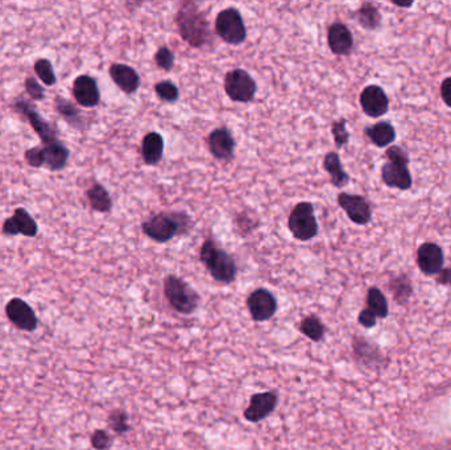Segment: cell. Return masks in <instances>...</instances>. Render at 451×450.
<instances>
[{"mask_svg": "<svg viewBox=\"0 0 451 450\" xmlns=\"http://www.w3.org/2000/svg\"><path fill=\"white\" fill-rule=\"evenodd\" d=\"M143 160L148 165H156L161 162L164 155L163 136L157 132H149L144 136L142 143Z\"/></svg>", "mask_w": 451, "mask_h": 450, "instance_id": "cell-23", "label": "cell"}, {"mask_svg": "<svg viewBox=\"0 0 451 450\" xmlns=\"http://www.w3.org/2000/svg\"><path fill=\"white\" fill-rule=\"evenodd\" d=\"M442 248L433 242H426L420 246L417 251V264L418 268L424 272L425 275H437L443 270Z\"/></svg>", "mask_w": 451, "mask_h": 450, "instance_id": "cell-17", "label": "cell"}, {"mask_svg": "<svg viewBox=\"0 0 451 450\" xmlns=\"http://www.w3.org/2000/svg\"><path fill=\"white\" fill-rule=\"evenodd\" d=\"M6 315L9 317V321L20 330L35 332L38 326L35 310L23 298H11L6 305Z\"/></svg>", "mask_w": 451, "mask_h": 450, "instance_id": "cell-10", "label": "cell"}, {"mask_svg": "<svg viewBox=\"0 0 451 450\" xmlns=\"http://www.w3.org/2000/svg\"><path fill=\"white\" fill-rule=\"evenodd\" d=\"M363 112L370 117H379L388 112L389 100L386 91L378 85L367 86L361 94Z\"/></svg>", "mask_w": 451, "mask_h": 450, "instance_id": "cell-14", "label": "cell"}, {"mask_svg": "<svg viewBox=\"0 0 451 450\" xmlns=\"http://www.w3.org/2000/svg\"><path fill=\"white\" fill-rule=\"evenodd\" d=\"M225 90L230 100L248 103L255 98L258 86L250 73L243 69H234L226 74Z\"/></svg>", "mask_w": 451, "mask_h": 450, "instance_id": "cell-8", "label": "cell"}, {"mask_svg": "<svg viewBox=\"0 0 451 450\" xmlns=\"http://www.w3.org/2000/svg\"><path fill=\"white\" fill-rule=\"evenodd\" d=\"M331 132L334 136L335 145L338 148H342L344 145H347L349 140H350V134L347 131L344 117H341L339 120H336L331 125Z\"/></svg>", "mask_w": 451, "mask_h": 450, "instance_id": "cell-33", "label": "cell"}, {"mask_svg": "<svg viewBox=\"0 0 451 450\" xmlns=\"http://www.w3.org/2000/svg\"><path fill=\"white\" fill-rule=\"evenodd\" d=\"M387 157H388L389 162H393V164H398V165H409V156L406 153L405 150H403L401 147H397V145H392L387 150Z\"/></svg>", "mask_w": 451, "mask_h": 450, "instance_id": "cell-39", "label": "cell"}, {"mask_svg": "<svg viewBox=\"0 0 451 450\" xmlns=\"http://www.w3.org/2000/svg\"><path fill=\"white\" fill-rule=\"evenodd\" d=\"M392 289H393V293H395V298L397 301L403 303L405 301L406 298H409V295L412 293V287H410V283L409 280L406 279L405 276L403 278H397L392 284Z\"/></svg>", "mask_w": 451, "mask_h": 450, "instance_id": "cell-36", "label": "cell"}, {"mask_svg": "<svg viewBox=\"0 0 451 450\" xmlns=\"http://www.w3.org/2000/svg\"><path fill=\"white\" fill-rule=\"evenodd\" d=\"M180 35L191 48H202L211 41L206 15L193 1H185L176 15Z\"/></svg>", "mask_w": 451, "mask_h": 450, "instance_id": "cell-1", "label": "cell"}, {"mask_svg": "<svg viewBox=\"0 0 451 450\" xmlns=\"http://www.w3.org/2000/svg\"><path fill=\"white\" fill-rule=\"evenodd\" d=\"M338 205L342 207L354 224L361 226L370 224L372 210H371L368 201L364 197L356 196V194L341 193L338 196Z\"/></svg>", "mask_w": 451, "mask_h": 450, "instance_id": "cell-13", "label": "cell"}, {"mask_svg": "<svg viewBox=\"0 0 451 450\" xmlns=\"http://www.w3.org/2000/svg\"><path fill=\"white\" fill-rule=\"evenodd\" d=\"M288 227L289 231L299 242L316 238L319 227L314 216V206L310 202L297 204L289 214Z\"/></svg>", "mask_w": 451, "mask_h": 450, "instance_id": "cell-5", "label": "cell"}, {"mask_svg": "<svg viewBox=\"0 0 451 450\" xmlns=\"http://www.w3.org/2000/svg\"><path fill=\"white\" fill-rule=\"evenodd\" d=\"M86 197L90 204V207L100 213H109L112 209V199L107 189L100 184L92 182L89 189L86 190Z\"/></svg>", "mask_w": 451, "mask_h": 450, "instance_id": "cell-26", "label": "cell"}, {"mask_svg": "<svg viewBox=\"0 0 451 450\" xmlns=\"http://www.w3.org/2000/svg\"><path fill=\"white\" fill-rule=\"evenodd\" d=\"M191 219L182 211H161L143 222L144 234L154 242L166 244L177 235L186 234L191 229Z\"/></svg>", "mask_w": 451, "mask_h": 450, "instance_id": "cell-2", "label": "cell"}, {"mask_svg": "<svg viewBox=\"0 0 451 450\" xmlns=\"http://www.w3.org/2000/svg\"><path fill=\"white\" fill-rule=\"evenodd\" d=\"M216 33L230 46H240L247 38V28L239 9H222L216 19Z\"/></svg>", "mask_w": 451, "mask_h": 450, "instance_id": "cell-6", "label": "cell"}, {"mask_svg": "<svg viewBox=\"0 0 451 450\" xmlns=\"http://www.w3.org/2000/svg\"><path fill=\"white\" fill-rule=\"evenodd\" d=\"M441 97L445 105L451 108V77H447L441 83Z\"/></svg>", "mask_w": 451, "mask_h": 450, "instance_id": "cell-41", "label": "cell"}, {"mask_svg": "<svg viewBox=\"0 0 451 450\" xmlns=\"http://www.w3.org/2000/svg\"><path fill=\"white\" fill-rule=\"evenodd\" d=\"M376 318H378L376 315L372 310H370L368 308H366V309L361 310V315H359V323L364 328H372V326L376 325Z\"/></svg>", "mask_w": 451, "mask_h": 450, "instance_id": "cell-40", "label": "cell"}, {"mask_svg": "<svg viewBox=\"0 0 451 450\" xmlns=\"http://www.w3.org/2000/svg\"><path fill=\"white\" fill-rule=\"evenodd\" d=\"M24 159L29 167L32 168H41L46 164L44 159V148L41 145H37L33 148H29L24 153Z\"/></svg>", "mask_w": 451, "mask_h": 450, "instance_id": "cell-35", "label": "cell"}, {"mask_svg": "<svg viewBox=\"0 0 451 450\" xmlns=\"http://www.w3.org/2000/svg\"><path fill=\"white\" fill-rule=\"evenodd\" d=\"M11 108L27 119L28 123L33 128V131L40 137L43 145H49L60 140L57 128L52 123H49L31 102L23 98H18L12 103Z\"/></svg>", "mask_w": 451, "mask_h": 450, "instance_id": "cell-7", "label": "cell"}, {"mask_svg": "<svg viewBox=\"0 0 451 450\" xmlns=\"http://www.w3.org/2000/svg\"><path fill=\"white\" fill-rule=\"evenodd\" d=\"M44 148V159H46V167L48 171L60 172L66 167L70 157V150L63 145L61 140L52 143L49 145H43Z\"/></svg>", "mask_w": 451, "mask_h": 450, "instance_id": "cell-21", "label": "cell"}, {"mask_svg": "<svg viewBox=\"0 0 451 450\" xmlns=\"http://www.w3.org/2000/svg\"><path fill=\"white\" fill-rule=\"evenodd\" d=\"M324 168L330 176V181L335 188H343L350 182L349 173L343 169L341 157L336 152L326 153L324 159Z\"/></svg>", "mask_w": 451, "mask_h": 450, "instance_id": "cell-25", "label": "cell"}, {"mask_svg": "<svg viewBox=\"0 0 451 450\" xmlns=\"http://www.w3.org/2000/svg\"><path fill=\"white\" fill-rule=\"evenodd\" d=\"M112 445V437L103 429H98L91 436V446L95 450H109Z\"/></svg>", "mask_w": 451, "mask_h": 450, "instance_id": "cell-38", "label": "cell"}, {"mask_svg": "<svg viewBox=\"0 0 451 450\" xmlns=\"http://www.w3.org/2000/svg\"><path fill=\"white\" fill-rule=\"evenodd\" d=\"M199 259L216 281L222 284L234 283L238 275L234 258L228 252H226L214 239L208 238L203 242L199 251Z\"/></svg>", "mask_w": 451, "mask_h": 450, "instance_id": "cell-3", "label": "cell"}, {"mask_svg": "<svg viewBox=\"0 0 451 450\" xmlns=\"http://www.w3.org/2000/svg\"><path fill=\"white\" fill-rule=\"evenodd\" d=\"M299 332L313 342H319L325 337V325L317 315H307L299 323Z\"/></svg>", "mask_w": 451, "mask_h": 450, "instance_id": "cell-27", "label": "cell"}, {"mask_svg": "<svg viewBox=\"0 0 451 450\" xmlns=\"http://www.w3.org/2000/svg\"><path fill=\"white\" fill-rule=\"evenodd\" d=\"M381 179L389 188L408 190L412 188V174L405 165L386 162L381 168Z\"/></svg>", "mask_w": 451, "mask_h": 450, "instance_id": "cell-20", "label": "cell"}, {"mask_svg": "<svg viewBox=\"0 0 451 450\" xmlns=\"http://www.w3.org/2000/svg\"><path fill=\"white\" fill-rule=\"evenodd\" d=\"M3 234L9 236L24 235L27 238H35L38 234V225L35 218L28 213L24 207H18L14 216H9L1 226Z\"/></svg>", "mask_w": 451, "mask_h": 450, "instance_id": "cell-12", "label": "cell"}, {"mask_svg": "<svg viewBox=\"0 0 451 450\" xmlns=\"http://www.w3.org/2000/svg\"><path fill=\"white\" fill-rule=\"evenodd\" d=\"M367 305H368V309L376 315V317L384 318L388 315V303L380 289L375 288V287L368 289Z\"/></svg>", "mask_w": 451, "mask_h": 450, "instance_id": "cell-29", "label": "cell"}, {"mask_svg": "<svg viewBox=\"0 0 451 450\" xmlns=\"http://www.w3.org/2000/svg\"><path fill=\"white\" fill-rule=\"evenodd\" d=\"M364 134L370 139L372 145L379 148L388 147L396 140V131L388 122H379L376 125L367 127L364 130Z\"/></svg>", "mask_w": 451, "mask_h": 450, "instance_id": "cell-24", "label": "cell"}, {"mask_svg": "<svg viewBox=\"0 0 451 450\" xmlns=\"http://www.w3.org/2000/svg\"><path fill=\"white\" fill-rule=\"evenodd\" d=\"M247 306L253 321L264 323L271 320L277 312V300L268 289L259 288L253 291L247 298Z\"/></svg>", "mask_w": 451, "mask_h": 450, "instance_id": "cell-9", "label": "cell"}, {"mask_svg": "<svg viewBox=\"0 0 451 450\" xmlns=\"http://www.w3.org/2000/svg\"><path fill=\"white\" fill-rule=\"evenodd\" d=\"M107 424H109L110 429L117 433V434H123V433H127L131 429V427L128 424V414L123 409L112 411L109 414Z\"/></svg>", "mask_w": 451, "mask_h": 450, "instance_id": "cell-31", "label": "cell"}, {"mask_svg": "<svg viewBox=\"0 0 451 450\" xmlns=\"http://www.w3.org/2000/svg\"><path fill=\"white\" fill-rule=\"evenodd\" d=\"M24 88L28 95L31 97V100H46V89L40 85V82L37 81L35 77H27L24 82Z\"/></svg>", "mask_w": 451, "mask_h": 450, "instance_id": "cell-37", "label": "cell"}, {"mask_svg": "<svg viewBox=\"0 0 451 450\" xmlns=\"http://www.w3.org/2000/svg\"><path fill=\"white\" fill-rule=\"evenodd\" d=\"M329 48L336 56H347L354 48V36L351 31L342 23H335L327 32Z\"/></svg>", "mask_w": 451, "mask_h": 450, "instance_id": "cell-19", "label": "cell"}, {"mask_svg": "<svg viewBox=\"0 0 451 450\" xmlns=\"http://www.w3.org/2000/svg\"><path fill=\"white\" fill-rule=\"evenodd\" d=\"M154 91L160 100L168 102V103L176 102L180 97L179 88L171 81L157 82L154 86Z\"/></svg>", "mask_w": 451, "mask_h": 450, "instance_id": "cell-32", "label": "cell"}, {"mask_svg": "<svg viewBox=\"0 0 451 450\" xmlns=\"http://www.w3.org/2000/svg\"><path fill=\"white\" fill-rule=\"evenodd\" d=\"M55 112L63 117V120L77 130H83L86 127V119L82 114L81 110L73 105L72 102L66 98H63L61 95H55Z\"/></svg>", "mask_w": 451, "mask_h": 450, "instance_id": "cell-22", "label": "cell"}, {"mask_svg": "<svg viewBox=\"0 0 451 450\" xmlns=\"http://www.w3.org/2000/svg\"><path fill=\"white\" fill-rule=\"evenodd\" d=\"M438 281H440L441 284H450L451 286V268L441 271V272H440Z\"/></svg>", "mask_w": 451, "mask_h": 450, "instance_id": "cell-42", "label": "cell"}, {"mask_svg": "<svg viewBox=\"0 0 451 450\" xmlns=\"http://www.w3.org/2000/svg\"><path fill=\"white\" fill-rule=\"evenodd\" d=\"M110 77L117 88L126 94H134L140 86V77L134 68L124 63H112L109 69Z\"/></svg>", "mask_w": 451, "mask_h": 450, "instance_id": "cell-18", "label": "cell"}, {"mask_svg": "<svg viewBox=\"0 0 451 450\" xmlns=\"http://www.w3.org/2000/svg\"><path fill=\"white\" fill-rule=\"evenodd\" d=\"M73 97L75 102L85 108L98 106L100 91L97 81L87 74H82L73 82Z\"/></svg>", "mask_w": 451, "mask_h": 450, "instance_id": "cell-15", "label": "cell"}, {"mask_svg": "<svg viewBox=\"0 0 451 450\" xmlns=\"http://www.w3.org/2000/svg\"><path fill=\"white\" fill-rule=\"evenodd\" d=\"M33 70L38 77V80L46 85V86H53L57 82L53 65L48 58H38L36 63H33Z\"/></svg>", "mask_w": 451, "mask_h": 450, "instance_id": "cell-30", "label": "cell"}, {"mask_svg": "<svg viewBox=\"0 0 451 450\" xmlns=\"http://www.w3.org/2000/svg\"><path fill=\"white\" fill-rule=\"evenodd\" d=\"M154 61L160 69L165 72H171L174 66V53L168 46H161L154 54Z\"/></svg>", "mask_w": 451, "mask_h": 450, "instance_id": "cell-34", "label": "cell"}, {"mask_svg": "<svg viewBox=\"0 0 451 450\" xmlns=\"http://www.w3.org/2000/svg\"><path fill=\"white\" fill-rule=\"evenodd\" d=\"M164 295L169 305L181 315H191L199 305V295L185 280L169 275L164 280Z\"/></svg>", "mask_w": 451, "mask_h": 450, "instance_id": "cell-4", "label": "cell"}, {"mask_svg": "<svg viewBox=\"0 0 451 450\" xmlns=\"http://www.w3.org/2000/svg\"><path fill=\"white\" fill-rule=\"evenodd\" d=\"M277 403L279 395L273 391L253 394L250 399V405L244 409V419L250 423H259L276 409Z\"/></svg>", "mask_w": 451, "mask_h": 450, "instance_id": "cell-11", "label": "cell"}, {"mask_svg": "<svg viewBox=\"0 0 451 450\" xmlns=\"http://www.w3.org/2000/svg\"><path fill=\"white\" fill-rule=\"evenodd\" d=\"M208 151L219 162H231L234 159L235 140L227 127L211 131L208 137Z\"/></svg>", "mask_w": 451, "mask_h": 450, "instance_id": "cell-16", "label": "cell"}, {"mask_svg": "<svg viewBox=\"0 0 451 450\" xmlns=\"http://www.w3.org/2000/svg\"><path fill=\"white\" fill-rule=\"evenodd\" d=\"M356 19H358L361 27L372 31V29H376L379 27L381 16H380L379 9H376L373 4L366 3L361 6V9H358Z\"/></svg>", "mask_w": 451, "mask_h": 450, "instance_id": "cell-28", "label": "cell"}]
</instances>
